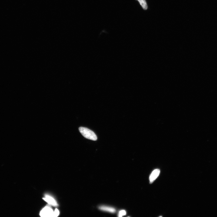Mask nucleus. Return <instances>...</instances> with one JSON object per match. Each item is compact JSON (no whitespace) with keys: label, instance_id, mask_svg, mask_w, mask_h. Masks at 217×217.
<instances>
[{"label":"nucleus","instance_id":"obj_8","mask_svg":"<svg viewBox=\"0 0 217 217\" xmlns=\"http://www.w3.org/2000/svg\"><path fill=\"white\" fill-rule=\"evenodd\" d=\"M60 212L59 210L57 209H56L54 212L53 217H57L59 215Z\"/></svg>","mask_w":217,"mask_h":217},{"label":"nucleus","instance_id":"obj_5","mask_svg":"<svg viewBox=\"0 0 217 217\" xmlns=\"http://www.w3.org/2000/svg\"><path fill=\"white\" fill-rule=\"evenodd\" d=\"M99 209L104 212H108L111 213H115L116 209L113 208L108 206H102L99 207Z\"/></svg>","mask_w":217,"mask_h":217},{"label":"nucleus","instance_id":"obj_3","mask_svg":"<svg viewBox=\"0 0 217 217\" xmlns=\"http://www.w3.org/2000/svg\"><path fill=\"white\" fill-rule=\"evenodd\" d=\"M44 200L47 202L50 206L54 207H57L58 206V204L55 199L51 196L46 195L43 198Z\"/></svg>","mask_w":217,"mask_h":217},{"label":"nucleus","instance_id":"obj_6","mask_svg":"<svg viewBox=\"0 0 217 217\" xmlns=\"http://www.w3.org/2000/svg\"><path fill=\"white\" fill-rule=\"evenodd\" d=\"M136 1H138L139 2L144 9L146 10L148 9V5L145 0H136Z\"/></svg>","mask_w":217,"mask_h":217},{"label":"nucleus","instance_id":"obj_4","mask_svg":"<svg viewBox=\"0 0 217 217\" xmlns=\"http://www.w3.org/2000/svg\"><path fill=\"white\" fill-rule=\"evenodd\" d=\"M160 172V170L159 169H155L152 172L150 175L149 178L150 183V184L153 183V182L159 175Z\"/></svg>","mask_w":217,"mask_h":217},{"label":"nucleus","instance_id":"obj_2","mask_svg":"<svg viewBox=\"0 0 217 217\" xmlns=\"http://www.w3.org/2000/svg\"><path fill=\"white\" fill-rule=\"evenodd\" d=\"M54 213L53 210L48 204L41 211L40 215L43 217H53Z\"/></svg>","mask_w":217,"mask_h":217},{"label":"nucleus","instance_id":"obj_7","mask_svg":"<svg viewBox=\"0 0 217 217\" xmlns=\"http://www.w3.org/2000/svg\"><path fill=\"white\" fill-rule=\"evenodd\" d=\"M126 214V212L125 210H122L120 211L118 214L119 217H122V216L125 215Z\"/></svg>","mask_w":217,"mask_h":217},{"label":"nucleus","instance_id":"obj_1","mask_svg":"<svg viewBox=\"0 0 217 217\" xmlns=\"http://www.w3.org/2000/svg\"><path fill=\"white\" fill-rule=\"evenodd\" d=\"M79 130L82 135L85 138L94 141L97 140V137L95 134L89 129L85 127H80Z\"/></svg>","mask_w":217,"mask_h":217}]
</instances>
